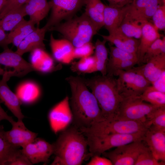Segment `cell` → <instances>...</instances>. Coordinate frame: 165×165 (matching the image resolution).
<instances>
[{
    "label": "cell",
    "mask_w": 165,
    "mask_h": 165,
    "mask_svg": "<svg viewBox=\"0 0 165 165\" xmlns=\"http://www.w3.org/2000/svg\"><path fill=\"white\" fill-rule=\"evenodd\" d=\"M72 92L71 110L74 126L89 128L94 123L105 120L95 97L88 89L83 78L70 76L65 79Z\"/></svg>",
    "instance_id": "6da1fadb"
},
{
    "label": "cell",
    "mask_w": 165,
    "mask_h": 165,
    "mask_svg": "<svg viewBox=\"0 0 165 165\" xmlns=\"http://www.w3.org/2000/svg\"><path fill=\"white\" fill-rule=\"evenodd\" d=\"M54 145L53 165H80L89 159L86 138L74 126L62 131Z\"/></svg>",
    "instance_id": "7a4b0ae2"
},
{
    "label": "cell",
    "mask_w": 165,
    "mask_h": 165,
    "mask_svg": "<svg viewBox=\"0 0 165 165\" xmlns=\"http://www.w3.org/2000/svg\"><path fill=\"white\" fill-rule=\"evenodd\" d=\"M83 79L96 98L105 120L116 119L123 98L118 90L116 79L107 74Z\"/></svg>",
    "instance_id": "3957f363"
},
{
    "label": "cell",
    "mask_w": 165,
    "mask_h": 165,
    "mask_svg": "<svg viewBox=\"0 0 165 165\" xmlns=\"http://www.w3.org/2000/svg\"><path fill=\"white\" fill-rule=\"evenodd\" d=\"M48 31L59 32L76 47L90 42L98 30L84 12L79 16L57 24Z\"/></svg>",
    "instance_id": "277c9868"
},
{
    "label": "cell",
    "mask_w": 165,
    "mask_h": 165,
    "mask_svg": "<svg viewBox=\"0 0 165 165\" xmlns=\"http://www.w3.org/2000/svg\"><path fill=\"white\" fill-rule=\"evenodd\" d=\"M145 123L122 119L105 120L96 122L89 128H79L83 134L100 136L112 134H133L145 132Z\"/></svg>",
    "instance_id": "5b68a950"
},
{
    "label": "cell",
    "mask_w": 165,
    "mask_h": 165,
    "mask_svg": "<svg viewBox=\"0 0 165 165\" xmlns=\"http://www.w3.org/2000/svg\"><path fill=\"white\" fill-rule=\"evenodd\" d=\"M145 132L133 134H112L100 136L83 134L87 140L90 157L94 156H100L103 152L113 148L138 141H142Z\"/></svg>",
    "instance_id": "8992f818"
},
{
    "label": "cell",
    "mask_w": 165,
    "mask_h": 165,
    "mask_svg": "<svg viewBox=\"0 0 165 165\" xmlns=\"http://www.w3.org/2000/svg\"><path fill=\"white\" fill-rule=\"evenodd\" d=\"M119 106L116 119L145 123L147 116L158 108L144 102L139 96L123 97Z\"/></svg>",
    "instance_id": "52a82bcc"
},
{
    "label": "cell",
    "mask_w": 165,
    "mask_h": 165,
    "mask_svg": "<svg viewBox=\"0 0 165 165\" xmlns=\"http://www.w3.org/2000/svg\"><path fill=\"white\" fill-rule=\"evenodd\" d=\"M147 147L142 141H138L118 146L102 155L109 159L113 165H134L139 155Z\"/></svg>",
    "instance_id": "ba28073f"
},
{
    "label": "cell",
    "mask_w": 165,
    "mask_h": 165,
    "mask_svg": "<svg viewBox=\"0 0 165 165\" xmlns=\"http://www.w3.org/2000/svg\"><path fill=\"white\" fill-rule=\"evenodd\" d=\"M49 2L51 13L44 26L48 31L62 20L72 18L84 5V0H50Z\"/></svg>",
    "instance_id": "9c48e42d"
},
{
    "label": "cell",
    "mask_w": 165,
    "mask_h": 165,
    "mask_svg": "<svg viewBox=\"0 0 165 165\" xmlns=\"http://www.w3.org/2000/svg\"><path fill=\"white\" fill-rule=\"evenodd\" d=\"M13 76L20 77L15 70L7 71L2 75L0 81V102L3 103L19 121H22L24 116L20 108L21 104L16 94L9 89L7 82Z\"/></svg>",
    "instance_id": "30bf717a"
},
{
    "label": "cell",
    "mask_w": 165,
    "mask_h": 165,
    "mask_svg": "<svg viewBox=\"0 0 165 165\" xmlns=\"http://www.w3.org/2000/svg\"><path fill=\"white\" fill-rule=\"evenodd\" d=\"M69 100L68 97L66 96L49 112L48 117L50 128L55 134L67 128L73 121Z\"/></svg>",
    "instance_id": "8fae6325"
},
{
    "label": "cell",
    "mask_w": 165,
    "mask_h": 165,
    "mask_svg": "<svg viewBox=\"0 0 165 165\" xmlns=\"http://www.w3.org/2000/svg\"><path fill=\"white\" fill-rule=\"evenodd\" d=\"M21 150L32 165L39 163L46 164L53 154L54 145L43 139L36 138L22 147Z\"/></svg>",
    "instance_id": "7c38bea8"
},
{
    "label": "cell",
    "mask_w": 165,
    "mask_h": 165,
    "mask_svg": "<svg viewBox=\"0 0 165 165\" xmlns=\"http://www.w3.org/2000/svg\"><path fill=\"white\" fill-rule=\"evenodd\" d=\"M162 0H135L130 4L127 14L140 22L148 21Z\"/></svg>",
    "instance_id": "4fadbf2b"
},
{
    "label": "cell",
    "mask_w": 165,
    "mask_h": 165,
    "mask_svg": "<svg viewBox=\"0 0 165 165\" xmlns=\"http://www.w3.org/2000/svg\"><path fill=\"white\" fill-rule=\"evenodd\" d=\"M11 124L12 129L5 132L6 138L11 145L22 148L37 138L38 134L28 129L22 121H15Z\"/></svg>",
    "instance_id": "5bb4252c"
},
{
    "label": "cell",
    "mask_w": 165,
    "mask_h": 165,
    "mask_svg": "<svg viewBox=\"0 0 165 165\" xmlns=\"http://www.w3.org/2000/svg\"><path fill=\"white\" fill-rule=\"evenodd\" d=\"M142 141L157 160L165 162V131L149 127L146 131Z\"/></svg>",
    "instance_id": "9a60e30c"
},
{
    "label": "cell",
    "mask_w": 165,
    "mask_h": 165,
    "mask_svg": "<svg viewBox=\"0 0 165 165\" xmlns=\"http://www.w3.org/2000/svg\"><path fill=\"white\" fill-rule=\"evenodd\" d=\"M0 64L13 68L23 76L32 71H36L32 64L25 60L22 56L7 47L0 53Z\"/></svg>",
    "instance_id": "2e32d148"
},
{
    "label": "cell",
    "mask_w": 165,
    "mask_h": 165,
    "mask_svg": "<svg viewBox=\"0 0 165 165\" xmlns=\"http://www.w3.org/2000/svg\"><path fill=\"white\" fill-rule=\"evenodd\" d=\"M47 31L44 26L41 28H36L20 42L17 47L16 52L22 56L25 53L31 52L37 49L45 50V45L44 40Z\"/></svg>",
    "instance_id": "e0dca14e"
},
{
    "label": "cell",
    "mask_w": 165,
    "mask_h": 165,
    "mask_svg": "<svg viewBox=\"0 0 165 165\" xmlns=\"http://www.w3.org/2000/svg\"><path fill=\"white\" fill-rule=\"evenodd\" d=\"M160 36L152 24L149 21L142 22L141 35L136 53L138 64H141L147 49Z\"/></svg>",
    "instance_id": "ac0fdd59"
},
{
    "label": "cell",
    "mask_w": 165,
    "mask_h": 165,
    "mask_svg": "<svg viewBox=\"0 0 165 165\" xmlns=\"http://www.w3.org/2000/svg\"><path fill=\"white\" fill-rule=\"evenodd\" d=\"M50 45L55 59L65 64L73 59V54L75 47L72 43L65 39H55L52 34L50 37Z\"/></svg>",
    "instance_id": "d6986e66"
},
{
    "label": "cell",
    "mask_w": 165,
    "mask_h": 165,
    "mask_svg": "<svg viewBox=\"0 0 165 165\" xmlns=\"http://www.w3.org/2000/svg\"><path fill=\"white\" fill-rule=\"evenodd\" d=\"M130 5L119 8L105 6L103 13L104 26L109 34L119 27L126 16Z\"/></svg>",
    "instance_id": "ffe728a7"
},
{
    "label": "cell",
    "mask_w": 165,
    "mask_h": 165,
    "mask_svg": "<svg viewBox=\"0 0 165 165\" xmlns=\"http://www.w3.org/2000/svg\"><path fill=\"white\" fill-rule=\"evenodd\" d=\"M101 36L103 39L113 44L116 47L136 54L140 40L127 36L117 29L108 35Z\"/></svg>",
    "instance_id": "44dd1931"
},
{
    "label": "cell",
    "mask_w": 165,
    "mask_h": 165,
    "mask_svg": "<svg viewBox=\"0 0 165 165\" xmlns=\"http://www.w3.org/2000/svg\"><path fill=\"white\" fill-rule=\"evenodd\" d=\"M24 9L27 15L37 27L40 21L47 15L50 6L47 0H29L24 4Z\"/></svg>",
    "instance_id": "7402d4cb"
},
{
    "label": "cell",
    "mask_w": 165,
    "mask_h": 165,
    "mask_svg": "<svg viewBox=\"0 0 165 165\" xmlns=\"http://www.w3.org/2000/svg\"><path fill=\"white\" fill-rule=\"evenodd\" d=\"M137 68L152 84L165 70V55L154 57Z\"/></svg>",
    "instance_id": "603a6c76"
},
{
    "label": "cell",
    "mask_w": 165,
    "mask_h": 165,
    "mask_svg": "<svg viewBox=\"0 0 165 165\" xmlns=\"http://www.w3.org/2000/svg\"><path fill=\"white\" fill-rule=\"evenodd\" d=\"M136 73L134 67L128 70H118L116 72L115 76L118 77L116 79L117 88L123 97L133 95Z\"/></svg>",
    "instance_id": "cb8c5ba5"
},
{
    "label": "cell",
    "mask_w": 165,
    "mask_h": 165,
    "mask_svg": "<svg viewBox=\"0 0 165 165\" xmlns=\"http://www.w3.org/2000/svg\"><path fill=\"white\" fill-rule=\"evenodd\" d=\"M16 94L21 103L29 104L36 101L39 98L40 91L35 83L26 81L21 83L17 87Z\"/></svg>",
    "instance_id": "d4e9b609"
},
{
    "label": "cell",
    "mask_w": 165,
    "mask_h": 165,
    "mask_svg": "<svg viewBox=\"0 0 165 165\" xmlns=\"http://www.w3.org/2000/svg\"><path fill=\"white\" fill-rule=\"evenodd\" d=\"M35 25L30 20H26L24 19L7 34V44L12 43L17 47L26 36L35 29Z\"/></svg>",
    "instance_id": "484cf974"
},
{
    "label": "cell",
    "mask_w": 165,
    "mask_h": 165,
    "mask_svg": "<svg viewBox=\"0 0 165 165\" xmlns=\"http://www.w3.org/2000/svg\"><path fill=\"white\" fill-rule=\"evenodd\" d=\"M85 13L99 30L104 26L103 13L105 5L101 0H84Z\"/></svg>",
    "instance_id": "4316f807"
},
{
    "label": "cell",
    "mask_w": 165,
    "mask_h": 165,
    "mask_svg": "<svg viewBox=\"0 0 165 165\" xmlns=\"http://www.w3.org/2000/svg\"><path fill=\"white\" fill-rule=\"evenodd\" d=\"M24 5L13 10L0 20V27L4 31H10L13 30L27 16Z\"/></svg>",
    "instance_id": "83f0119b"
},
{
    "label": "cell",
    "mask_w": 165,
    "mask_h": 165,
    "mask_svg": "<svg viewBox=\"0 0 165 165\" xmlns=\"http://www.w3.org/2000/svg\"><path fill=\"white\" fill-rule=\"evenodd\" d=\"M106 42L104 39L101 41L97 39L94 46L96 62L93 72L99 71L103 75L107 74L108 53L105 45Z\"/></svg>",
    "instance_id": "f1b7e54d"
},
{
    "label": "cell",
    "mask_w": 165,
    "mask_h": 165,
    "mask_svg": "<svg viewBox=\"0 0 165 165\" xmlns=\"http://www.w3.org/2000/svg\"><path fill=\"white\" fill-rule=\"evenodd\" d=\"M142 22L134 19L126 14L117 30L127 36L137 39H140L141 35Z\"/></svg>",
    "instance_id": "f546056e"
},
{
    "label": "cell",
    "mask_w": 165,
    "mask_h": 165,
    "mask_svg": "<svg viewBox=\"0 0 165 165\" xmlns=\"http://www.w3.org/2000/svg\"><path fill=\"white\" fill-rule=\"evenodd\" d=\"M145 123L148 128L165 131V107H158L148 115Z\"/></svg>",
    "instance_id": "4dcf8cb0"
},
{
    "label": "cell",
    "mask_w": 165,
    "mask_h": 165,
    "mask_svg": "<svg viewBox=\"0 0 165 165\" xmlns=\"http://www.w3.org/2000/svg\"><path fill=\"white\" fill-rule=\"evenodd\" d=\"M139 97L144 101L157 107H165V93L156 90L152 85L148 86Z\"/></svg>",
    "instance_id": "1f68e13d"
},
{
    "label": "cell",
    "mask_w": 165,
    "mask_h": 165,
    "mask_svg": "<svg viewBox=\"0 0 165 165\" xmlns=\"http://www.w3.org/2000/svg\"><path fill=\"white\" fill-rule=\"evenodd\" d=\"M3 125L0 124V165H5L9 157L17 147L10 145L7 141Z\"/></svg>",
    "instance_id": "d6a6232c"
},
{
    "label": "cell",
    "mask_w": 165,
    "mask_h": 165,
    "mask_svg": "<svg viewBox=\"0 0 165 165\" xmlns=\"http://www.w3.org/2000/svg\"><path fill=\"white\" fill-rule=\"evenodd\" d=\"M109 53V59L107 66L123 60L128 59L138 60L136 54L127 52L116 46L110 47Z\"/></svg>",
    "instance_id": "836d02e7"
},
{
    "label": "cell",
    "mask_w": 165,
    "mask_h": 165,
    "mask_svg": "<svg viewBox=\"0 0 165 165\" xmlns=\"http://www.w3.org/2000/svg\"><path fill=\"white\" fill-rule=\"evenodd\" d=\"M138 61L136 59L123 60L107 66V74L115 76L118 70H128L133 68L138 64Z\"/></svg>",
    "instance_id": "e575fe53"
},
{
    "label": "cell",
    "mask_w": 165,
    "mask_h": 165,
    "mask_svg": "<svg viewBox=\"0 0 165 165\" xmlns=\"http://www.w3.org/2000/svg\"><path fill=\"white\" fill-rule=\"evenodd\" d=\"M136 72L134 84L133 88V95L140 96L151 84L137 67L134 68Z\"/></svg>",
    "instance_id": "d590c367"
},
{
    "label": "cell",
    "mask_w": 165,
    "mask_h": 165,
    "mask_svg": "<svg viewBox=\"0 0 165 165\" xmlns=\"http://www.w3.org/2000/svg\"><path fill=\"white\" fill-rule=\"evenodd\" d=\"M165 162L157 160L148 148L142 151L138 157L134 165H164Z\"/></svg>",
    "instance_id": "8d00e7d4"
},
{
    "label": "cell",
    "mask_w": 165,
    "mask_h": 165,
    "mask_svg": "<svg viewBox=\"0 0 165 165\" xmlns=\"http://www.w3.org/2000/svg\"><path fill=\"white\" fill-rule=\"evenodd\" d=\"M16 147L9 157L5 165H31L32 164L22 152Z\"/></svg>",
    "instance_id": "74e56055"
},
{
    "label": "cell",
    "mask_w": 165,
    "mask_h": 165,
    "mask_svg": "<svg viewBox=\"0 0 165 165\" xmlns=\"http://www.w3.org/2000/svg\"><path fill=\"white\" fill-rule=\"evenodd\" d=\"M162 42V39L159 38L153 42L145 53L141 64H145L152 58L162 55L161 47Z\"/></svg>",
    "instance_id": "f35d334b"
},
{
    "label": "cell",
    "mask_w": 165,
    "mask_h": 165,
    "mask_svg": "<svg viewBox=\"0 0 165 165\" xmlns=\"http://www.w3.org/2000/svg\"><path fill=\"white\" fill-rule=\"evenodd\" d=\"M152 18L153 25L158 30H164L165 28V3L160 5L153 15Z\"/></svg>",
    "instance_id": "ab89813d"
},
{
    "label": "cell",
    "mask_w": 165,
    "mask_h": 165,
    "mask_svg": "<svg viewBox=\"0 0 165 165\" xmlns=\"http://www.w3.org/2000/svg\"><path fill=\"white\" fill-rule=\"evenodd\" d=\"M95 49L94 46L91 42L75 47L73 54V59L81 58L91 56Z\"/></svg>",
    "instance_id": "60d3db41"
},
{
    "label": "cell",
    "mask_w": 165,
    "mask_h": 165,
    "mask_svg": "<svg viewBox=\"0 0 165 165\" xmlns=\"http://www.w3.org/2000/svg\"><path fill=\"white\" fill-rule=\"evenodd\" d=\"M29 0H6L0 11V20L9 12L27 3Z\"/></svg>",
    "instance_id": "b9f144b4"
},
{
    "label": "cell",
    "mask_w": 165,
    "mask_h": 165,
    "mask_svg": "<svg viewBox=\"0 0 165 165\" xmlns=\"http://www.w3.org/2000/svg\"><path fill=\"white\" fill-rule=\"evenodd\" d=\"M70 69L72 72L80 74L93 73V67L82 58L79 61L73 63Z\"/></svg>",
    "instance_id": "7bdbcfd3"
},
{
    "label": "cell",
    "mask_w": 165,
    "mask_h": 165,
    "mask_svg": "<svg viewBox=\"0 0 165 165\" xmlns=\"http://www.w3.org/2000/svg\"><path fill=\"white\" fill-rule=\"evenodd\" d=\"M31 52V64L36 71L39 64L48 54L45 50L40 49H36Z\"/></svg>",
    "instance_id": "ee69618b"
},
{
    "label": "cell",
    "mask_w": 165,
    "mask_h": 165,
    "mask_svg": "<svg viewBox=\"0 0 165 165\" xmlns=\"http://www.w3.org/2000/svg\"><path fill=\"white\" fill-rule=\"evenodd\" d=\"M54 68L53 61L48 54L39 64L36 70L43 72H48L53 70Z\"/></svg>",
    "instance_id": "f6af8a7d"
},
{
    "label": "cell",
    "mask_w": 165,
    "mask_h": 165,
    "mask_svg": "<svg viewBox=\"0 0 165 165\" xmlns=\"http://www.w3.org/2000/svg\"><path fill=\"white\" fill-rule=\"evenodd\" d=\"M87 165H113L111 161L105 157L94 156L91 157L90 160Z\"/></svg>",
    "instance_id": "bcb514c9"
},
{
    "label": "cell",
    "mask_w": 165,
    "mask_h": 165,
    "mask_svg": "<svg viewBox=\"0 0 165 165\" xmlns=\"http://www.w3.org/2000/svg\"><path fill=\"white\" fill-rule=\"evenodd\" d=\"M151 84L156 90L165 93V70Z\"/></svg>",
    "instance_id": "7dc6e473"
},
{
    "label": "cell",
    "mask_w": 165,
    "mask_h": 165,
    "mask_svg": "<svg viewBox=\"0 0 165 165\" xmlns=\"http://www.w3.org/2000/svg\"><path fill=\"white\" fill-rule=\"evenodd\" d=\"M109 6L114 8H121L132 3L133 0H106Z\"/></svg>",
    "instance_id": "c3c4849f"
},
{
    "label": "cell",
    "mask_w": 165,
    "mask_h": 165,
    "mask_svg": "<svg viewBox=\"0 0 165 165\" xmlns=\"http://www.w3.org/2000/svg\"><path fill=\"white\" fill-rule=\"evenodd\" d=\"M0 102V123L2 120H6L10 122L11 124L15 121L14 120L12 116H11L6 113L2 108Z\"/></svg>",
    "instance_id": "681fc988"
},
{
    "label": "cell",
    "mask_w": 165,
    "mask_h": 165,
    "mask_svg": "<svg viewBox=\"0 0 165 165\" xmlns=\"http://www.w3.org/2000/svg\"><path fill=\"white\" fill-rule=\"evenodd\" d=\"M7 34L0 27V46L3 49L8 47L7 42Z\"/></svg>",
    "instance_id": "f907efd6"
},
{
    "label": "cell",
    "mask_w": 165,
    "mask_h": 165,
    "mask_svg": "<svg viewBox=\"0 0 165 165\" xmlns=\"http://www.w3.org/2000/svg\"><path fill=\"white\" fill-rule=\"evenodd\" d=\"M6 0H0V11L4 6Z\"/></svg>",
    "instance_id": "816d5d0a"
},
{
    "label": "cell",
    "mask_w": 165,
    "mask_h": 165,
    "mask_svg": "<svg viewBox=\"0 0 165 165\" xmlns=\"http://www.w3.org/2000/svg\"><path fill=\"white\" fill-rule=\"evenodd\" d=\"M6 70H5L4 69L1 68L0 65V75H3L6 72Z\"/></svg>",
    "instance_id": "f5cc1de1"
},
{
    "label": "cell",
    "mask_w": 165,
    "mask_h": 165,
    "mask_svg": "<svg viewBox=\"0 0 165 165\" xmlns=\"http://www.w3.org/2000/svg\"><path fill=\"white\" fill-rule=\"evenodd\" d=\"M135 1V0H133V2H134Z\"/></svg>",
    "instance_id": "db71d44e"
}]
</instances>
